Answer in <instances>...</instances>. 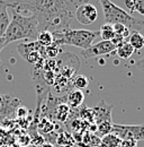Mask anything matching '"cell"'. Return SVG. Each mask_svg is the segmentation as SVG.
Segmentation results:
<instances>
[{
	"mask_svg": "<svg viewBox=\"0 0 144 147\" xmlns=\"http://www.w3.org/2000/svg\"><path fill=\"white\" fill-rule=\"evenodd\" d=\"M7 7L23 15L34 16L39 32L67 28L74 19L75 9L88 0H2Z\"/></svg>",
	"mask_w": 144,
	"mask_h": 147,
	"instance_id": "1",
	"label": "cell"
},
{
	"mask_svg": "<svg viewBox=\"0 0 144 147\" xmlns=\"http://www.w3.org/2000/svg\"><path fill=\"white\" fill-rule=\"evenodd\" d=\"M38 33V22L34 16L23 15L15 10H11V19L3 37L6 38L7 44H9L19 40L36 41Z\"/></svg>",
	"mask_w": 144,
	"mask_h": 147,
	"instance_id": "2",
	"label": "cell"
},
{
	"mask_svg": "<svg viewBox=\"0 0 144 147\" xmlns=\"http://www.w3.org/2000/svg\"><path fill=\"white\" fill-rule=\"evenodd\" d=\"M54 37V43L57 45H73L80 48L82 50L88 49L92 45V42L96 37L99 35V32L90 31V30H72L70 27L57 30L52 32Z\"/></svg>",
	"mask_w": 144,
	"mask_h": 147,
	"instance_id": "3",
	"label": "cell"
},
{
	"mask_svg": "<svg viewBox=\"0 0 144 147\" xmlns=\"http://www.w3.org/2000/svg\"><path fill=\"white\" fill-rule=\"evenodd\" d=\"M104 13V18L108 24H123L131 31H139L144 26V20L133 17L123 8L110 0H98Z\"/></svg>",
	"mask_w": 144,
	"mask_h": 147,
	"instance_id": "4",
	"label": "cell"
},
{
	"mask_svg": "<svg viewBox=\"0 0 144 147\" xmlns=\"http://www.w3.org/2000/svg\"><path fill=\"white\" fill-rule=\"evenodd\" d=\"M18 52L32 66H41L46 59L45 48L37 41H31L28 43H19L17 45Z\"/></svg>",
	"mask_w": 144,
	"mask_h": 147,
	"instance_id": "5",
	"label": "cell"
},
{
	"mask_svg": "<svg viewBox=\"0 0 144 147\" xmlns=\"http://www.w3.org/2000/svg\"><path fill=\"white\" fill-rule=\"evenodd\" d=\"M113 132L118 135L122 140H144V125H117L113 123Z\"/></svg>",
	"mask_w": 144,
	"mask_h": 147,
	"instance_id": "6",
	"label": "cell"
},
{
	"mask_svg": "<svg viewBox=\"0 0 144 147\" xmlns=\"http://www.w3.org/2000/svg\"><path fill=\"white\" fill-rule=\"evenodd\" d=\"M116 51V47L111 41H100L90 45L88 49L81 50V55L86 59L96 58L99 55H109Z\"/></svg>",
	"mask_w": 144,
	"mask_h": 147,
	"instance_id": "7",
	"label": "cell"
},
{
	"mask_svg": "<svg viewBox=\"0 0 144 147\" xmlns=\"http://www.w3.org/2000/svg\"><path fill=\"white\" fill-rule=\"evenodd\" d=\"M97 17H98V10L96 6H93L90 2H83L75 9L74 18L82 25L93 24L97 20Z\"/></svg>",
	"mask_w": 144,
	"mask_h": 147,
	"instance_id": "8",
	"label": "cell"
},
{
	"mask_svg": "<svg viewBox=\"0 0 144 147\" xmlns=\"http://www.w3.org/2000/svg\"><path fill=\"white\" fill-rule=\"evenodd\" d=\"M19 104L20 101L18 98H14L9 95H0V120L15 114Z\"/></svg>",
	"mask_w": 144,
	"mask_h": 147,
	"instance_id": "9",
	"label": "cell"
},
{
	"mask_svg": "<svg viewBox=\"0 0 144 147\" xmlns=\"http://www.w3.org/2000/svg\"><path fill=\"white\" fill-rule=\"evenodd\" d=\"M114 105H108L105 101H100V103L93 109V117L96 125L101 122H113L111 121V109Z\"/></svg>",
	"mask_w": 144,
	"mask_h": 147,
	"instance_id": "10",
	"label": "cell"
},
{
	"mask_svg": "<svg viewBox=\"0 0 144 147\" xmlns=\"http://www.w3.org/2000/svg\"><path fill=\"white\" fill-rule=\"evenodd\" d=\"M83 101H85V93L82 92L81 90L72 88L68 92L65 103L72 109H78V108H80L82 105Z\"/></svg>",
	"mask_w": 144,
	"mask_h": 147,
	"instance_id": "11",
	"label": "cell"
},
{
	"mask_svg": "<svg viewBox=\"0 0 144 147\" xmlns=\"http://www.w3.org/2000/svg\"><path fill=\"white\" fill-rule=\"evenodd\" d=\"M70 113H71V108L65 102H62V103L56 105V108L53 111L52 117L59 122H65L69 119Z\"/></svg>",
	"mask_w": 144,
	"mask_h": 147,
	"instance_id": "12",
	"label": "cell"
},
{
	"mask_svg": "<svg viewBox=\"0 0 144 147\" xmlns=\"http://www.w3.org/2000/svg\"><path fill=\"white\" fill-rule=\"evenodd\" d=\"M9 23L10 17L8 14V7L5 1L0 0V36H5Z\"/></svg>",
	"mask_w": 144,
	"mask_h": 147,
	"instance_id": "13",
	"label": "cell"
},
{
	"mask_svg": "<svg viewBox=\"0 0 144 147\" xmlns=\"http://www.w3.org/2000/svg\"><path fill=\"white\" fill-rule=\"evenodd\" d=\"M127 42L134 48V50L139 51L144 48V35H142L139 31H132L127 38Z\"/></svg>",
	"mask_w": 144,
	"mask_h": 147,
	"instance_id": "14",
	"label": "cell"
},
{
	"mask_svg": "<svg viewBox=\"0 0 144 147\" xmlns=\"http://www.w3.org/2000/svg\"><path fill=\"white\" fill-rule=\"evenodd\" d=\"M122 142H123L122 138L113 131L103 136V138H101V143L105 144L107 147H123Z\"/></svg>",
	"mask_w": 144,
	"mask_h": 147,
	"instance_id": "15",
	"label": "cell"
},
{
	"mask_svg": "<svg viewBox=\"0 0 144 147\" xmlns=\"http://www.w3.org/2000/svg\"><path fill=\"white\" fill-rule=\"evenodd\" d=\"M134 48L126 41V42H124L123 44H121L119 47H117V49H116V55H118L121 59H124V60H126V59H129L131 57H132V55L134 53Z\"/></svg>",
	"mask_w": 144,
	"mask_h": 147,
	"instance_id": "16",
	"label": "cell"
},
{
	"mask_svg": "<svg viewBox=\"0 0 144 147\" xmlns=\"http://www.w3.org/2000/svg\"><path fill=\"white\" fill-rule=\"evenodd\" d=\"M99 36L103 38V41H111L115 36L113 24H108V23L103 24L99 28Z\"/></svg>",
	"mask_w": 144,
	"mask_h": 147,
	"instance_id": "17",
	"label": "cell"
},
{
	"mask_svg": "<svg viewBox=\"0 0 144 147\" xmlns=\"http://www.w3.org/2000/svg\"><path fill=\"white\" fill-rule=\"evenodd\" d=\"M36 41H37L42 47L46 48V47H49V45H51V44L54 43L53 34H52V32H50V31H41V32L38 33V35H37Z\"/></svg>",
	"mask_w": 144,
	"mask_h": 147,
	"instance_id": "18",
	"label": "cell"
},
{
	"mask_svg": "<svg viewBox=\"0 0 144 147\" xmlns=\"http://www.w3.org/2000/svg\"><path fill=\"white\" fill-rule=\"evenodd\" d=\"M89 85V80L87 77L82 76V75H77L73 79H72V86L74 88H78V90H83L86 87H88Z\"/></svg>",
	"mask_w": 144,
	"mask_h": 147,
	"instance_id": "19",
	"label": "cell"
},
{
	"mask_svg": "<svg viewBox=\"0 0 144 147\" xmlns=\"http://www.w3.org/2000/svg\"><path fill=\"white\" fill-rule=\"evenodd\" d=\"M59 55H60V45H57L56 43H53L45 48L46 59H55Z\"/></svg>",
	"mask_w": 144,
	"mask_h": 147,
	"instance_id": "20",
	"label": "cell"
},
{
	"mask_svg": "<svg viewBox=\"0 0 144 147\" xmlns=\"http://www.w3.org/2000/svg\"><path fill=\"white\" fill-rule=\"evenodd\" d=\"M113 27H114L115 34L122 35V36L124 37V38H126V40L128 38L131 32H132L129 28H127L125 25H123V24H113Z\"/></svg>",
	"mask_w": 144,
	"mask_h": 147,
	"instance_id": "21",
	"label": "cell"
},
{
	"mask_svg": "<svg viewBox=\"0 0 144 147\" xmlns=\"http://www.w3.org/2000/svg\"><path fill=\"white\" fill-rule=\"evenodd\" d=\"M38 130L43 134H49L53 130V123L49 119H45V118L41 119V121L38 123Z\"/></svg>",
	"mask_w": 144,
	"mask_h": 147,
	"instance_id": "22",
	"label": "cell"
},
{
	"mask_svg": "<svg viewBox=\"0 0 144 147\" xmlns=\"http://www.w3.org/2000/svg\"><path fill=\"white\" fill-rule=\"evenodd\" d=\"M134 11H136V13L141 14L142 16H144V0H136Z\"/></svg>",
	"mask_w": 144,
	"mask_h": 147,
	"instance_id": "23",
	"label": "cell"
},
{
	"mask_svg": "<svg viewBox=\"0 0 144 147\" xmlns=\"http://www.w3.org/2000/svg\"><path fill=\"white\" fill-rule=\"evenodd\" d=\"M27 109L26 108H23V107H18L17 110H16V115L18 118H24L26 114H27Z\"/></svg>",
	"mask_w": 144,
	"mask_h": 147,
	"instance_id": "24",
	"label": "cell"
},
{
	"mask_svg": "<svg viewBox=\"0 0 144 147\" xmlns=\"http://www.w3.org/2000/svg\"><path fill=\"white\" fill-rule=\"evenodd\" d=\"M135 3H136V0H125V6L129 11H134Z\"/></svg>",
	"mask_w": 144,
	"mask_h": 147,
	"instance_id": "25",
	"label": "cell"
},
{
	"mask_svg": "<svg viewBox=\"0 0 144 147\" xmlns=\"http://www.w3.org/2000/svg\"><path fill=\"white\" fill-rule=\"evenodd\" d=\"M122 146L123 147H137V142L125 139V140L122 142Z\"/></svg>",
	"mask_w": 144,
	"mask_h": 147,
	"instance_id": "26",
	"label": "cell"
},
{
	"mask_svg": "<svg viewBox=\"0 0 144 147\" xmlns=\"http://www.w3.org/2000/svg\"><path fill=\"white\" fill-rule=\"evenodd\" d=\"M6 45H7L6 38L3 36H0V52L3 50V48H6Z\"/></svg>",
	"mask_w": 144,
	"mask_h": 147,
	"instance_id": "27",
	"label": "cell"
},
{
	"mask_svg": "<svg viewBox=\"0 0 144 147\" xmlns=\"http://www.w3.org/2000/svg\"><path fill=\"white\" fill-rule=\"evenodd\" d=\"M136 66H137V68H140V69H143L144 70V57L143 58H141L137 62H136Z\"/></svg>",
	"mask_w": 144,
	"mask_h": 147,
	"instance_id": "28",
	"label": "cell"
},
{
	"mask_svg": "<svg viewBox=\"0 0 144 147\" xmlns=\"http://www.w3.org/2000/svg\"><path fill=\"white\" fill-rule=\"evenodd\" d=\"M39 147H55L53 144H51V143H44V144H42Z\"/></svg>",
	"mask_w": 144,
	"mask_h": 147,
	"instance_id": "29",
	"label": "cell"
},
{
	"mask_svg": "<svg viewBox=\"0 0 144 147\" xmlns=\"http://www.w3.org/2000/svg\"><path fill=\"white\" fill-rule=\"evenodd\" d=\"M96 147H107V146H106L105 144H103V143H100V144H99L98 146H96Z\"/></svg>",
	"mask_w": 144,
	"mask_h": 147,
	"instance_id": "30",
	"label": "cell"
}]
</instances>
